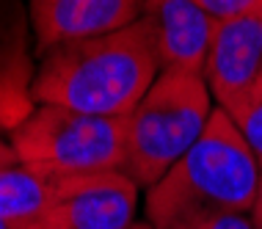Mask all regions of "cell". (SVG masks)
<instances>
[{
    "label": "cell",
    "instance_id": "obj_17",
    "mask_svg": "<svg viewBox=\"0 0 262 229\" xmlns=\"http://www.w3.org/2000/svg\"><path fill=\"white\" fill-rule=\"evenodd\" d=\"M130 229H155V226L149 224V221H136V224H133Z\"/></svg>",
    "mask_w": 262,
    "mask_h": 229
},
{
    "label": "cell",
    "instance_id": "obj_7",
    "mask_svg": "<svg viewBox=\"0 0 262 229\" xmlns=\"http://www.w3.org/2000/svg\"><path fill=\"white\" fill-rule=\"evenodd\" d=\"M36 61L53 47L113 33L141 19L138 0H28Z\"/></svg>",
    "mask_w": 262,
    "mask_h": 229
},
{
    "label": "cell",
    "instance_id": "obj_12",
    "mask_svg": "<svg viewBox=\"0 0 262 229\" xmlns=\"http://www.w3.org/2000/svg\"><path fill=\"white\" fill-rule=\"evenodd\" d=\"M190 3L199 6L212 23H221V19H232V17H240V14L262 9V0H190Z\"/></svg>",
    "mask_w": 262,
    "mask_h": 229
},
{
    "label": "cell",
    "instance_id": "obj_1",
    "mask_svg": "<svg viewBox=\"0 0 262 229\" xmlns=\"http://www.w3.org/2000/svg\"><path fill=\"white\" fill-rule=\"evenodd\" d=\"M163 72L158 33L144 17L113 33L53 47L36 61V105L127 119Z\"/></svg>",
    "mask_w": 262,
    "mask_h": 229
},
{
    "label": "cell",
    "instance_id": "obj_10",
    "mask_svg": "<svg viewBox=\"0 0 262 229\" xmlns=\"http://www.w3.org/2000/svg\"><path fill=\"white\" fill-rule=\"evenodd\" d=\"M69 177L19 160L0 166V221H41L58 202Z\"/></svg>",
    "mask_w": 262,
    "mask_h": 229
},
{
    "label": "cell",
    "instance_id": "obj_15",
    "mask_svg": "<svg viewBox=\"0 0 262 229\" xmlns=\"http://www.w3.org/2000/svg\"><path fill=\"white\" fill-rule=\"evenodd\" d=\"M0 229H41V221H0Z\"/></svg>",
    "mask_w": 262,
    "mask_h": 229
},
{
    "label": "cell",
    "instance_id": "obj_14",
    "mask_svg": "<svg viewBox=\"0 0 262 229\" xmlns=\"http://www.w3.org/2000/svg\"><path fill=\"white\" fill-rule=\"evenodd\" d=\"M251 221H254V226L262 229V169H259V185H257V199H254V207H251Z\"/></svg>",
    "mask_w": 262,
    "mask_h": 229
},
{
    "label": "cell",
    "instance_id": "obj_4",
    "mask_svg": "<svg viewBox=\"0 0 262 229\" xmlns=\"http://www.w3.org/2000/svg\"><path fill=\"white\" fill-rule=\"evenodd\" d=\"M9 147L19 163L61 174L124 171V119L36 105L31 116L9 133Z\"/></svg>",
    "mask_w": 262,
    "mask_h": 229
},
{
    "label": "cell",
    "instance_id": "obj_13",
    "mask_svg": "<svg viewBox=\"0 0 262 229\" xmlns=\"http://www.w3.org/2000/svg\"><path fill=\"white\" fill-rule=\"evenodd\" d=\"M182 229H257L249 213H229V216H215L207 221H199V224H190Z\"/></svg>",
    "mask_w": 262,
    "mask_h": 229
},
{
    "label": "cell",
    "instance_id": "obj_5",
    "mask_svg": "<svg viewBox=\"0 0 262 229\" xmlns=\"http://www.w3.org/2000/svg\"><path fill=\"white\" fill-rule=\"evenodd\" d=\"M138 185L124 171L72 174L41 218V229H130L136 224Z\"/></svg>",
    "mask_w": 262,
    "mask_h": 229
},
{
    "label": "cell",
    "instance_id": "obj_2",
    "mask_svg": "<svg viewBox=\"0 0 262 229\" xmlns=\"http://www.w3.org/2000/svg\"><path fill=\"white\" fill-rule=\"evenodd\" d=\"M259 163L235 121L215 108L193 147L146 191V218L155 229H182L199 221L251 213Z\"/></svg>",
    "mask_w": 262,
    "mask_h": 229
},
{
    "label": "cell",
    "instance_id": "obj_8",
    "mask_svg": "<svg viewBox=\"0 0 262 229\" xmlns=\"http://www.w3.org/2000/svg\"><path fill=\"white\" fill-rule=\"evenodd\" d=\"M31 17L25 0H0V130L11 133L33 113L36 75Z\"/></svg>",
    "mask_w": 262,
    "mask_h": 229
},
{
    "label": "cell",
    "instance_id": "obj_16",
    "mask_svg": "<svg viewBox=\"0 0 262 229\" xmlns=\"http://www.w3.org/2000/svg\"><path fill=\"white\" fill-rule=\"evenodd\" d=\"M11 163H17V155L6 141H0V166H11Z\"/></svg>",
    "mask_w": 262,
    "mask_h": 229
},
{
    "label": "cell",
    "instance_id": "obj_9",
    "mask_svg": "<svg viewBox=\"0 0 262 229\" xmlns=\"http://www.w3.org/2000/svg\"><path fill=\"white\" fill-rule=\"evenodd\" d=\"M144 19L158 33L163 69L199 72L207 55L212 19L190 0H138Z\"/></svg>",
    "mask_w": 262,
    "mask_h": 229
},
{
    "label": "cell",
    "instance_id": "obj_11",
    "mask_svg": "<svg viewBox=\"0 0 262 229\" xmlns=\"http://www.w3.org/2000/svg\"><path fill=\"white\" fill-rule=\"evenodd\" d=\"M226 116L235 121V127L243 135V141L249 144V149L257 157L259 169H262V77L249 89L240 102H235Z\"/></svg>",
    "mask_w": 262,
    "mask_h": 229
},
{
    "label": "cell",
    "instance_id": "obj_6",
    "mask_svg": "<svg viewBox=\"0 0 262 229\" xmlns=\"http://www.w3.org/2000/svg\"><path fill=\"white\" fill-rule=\"evenodd\" d=\"M202 77L221 111L249 94L262 77V9L212 23Z\"/></svg>",
    "mask_w": 262,
    "mask_h": 229
},
{
    "label": "cell",
    "instance_id": "obj_3",
    "mask_svg": "<svg viewBox=\"0 0 262 229\" xmlns=\"http://www.w3.org/2000/svg\"><path fill=\"white\" fill-rule=\"evenodd\" d=\"M212 111V94L199 72L163 69L124 119V174L149 191L199 141Z\"/></svg>",
    "mask_w": 262,
    "mask_h": 229
}]
</instances>
